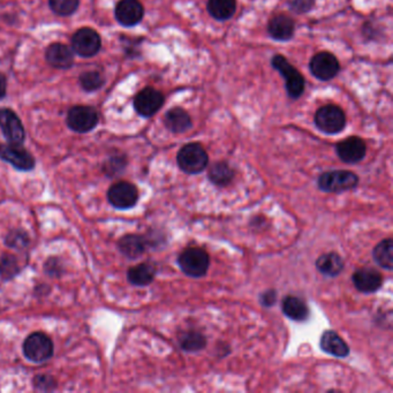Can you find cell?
Segmentation results:
<instances>
[{"mask_svg": "<svg viewBox=\"0 0 393 393\" xmlns=\"http://www.w3.org/2000/svg\"><path fill=\"white\" fill-rule=\"evenodd\" d=\"M179 168L189 175H198L204 171L209 164V157L201 144L189 143L184 146L177 156Z\"/></svg>", "mask_w": 393, "mask_h": 393, "instance_id": "cell-1", "label": "cell"}, {"mask_svg": "<svg viewBox=\"0 0 393 393\" xmlns=\"http://www.w3.org/2000/svg\"><path fill=\"white\" fill-rule=\"evenodd\" d=\"M55 345L51 338L43 332H34L24 342V354L31 363H41L51 359Z\"/></svg>", "mask_w": 393, "mask_h": 393, "instance_id": "cell-2", "label": "cell"}, {"mask_svg": "<svg viewBox=\"0 0 393 393\" xmlns=\"http://www.w3.org/2000/svg\"><path fill=\"white\" fill-rule=\"evenodd\" d=\"M359 184V177L351 171L325 172L318 178V189L325 193H344L356 189Z\"/></svg>", "mask_w": 393, "mask_h": 393, "instance_id": "cell-3", "label": "cell"}, {"mask_svg": "<svg viewBox=\"0 0 393 393\" xmlns=\"http://www.w3.org/2000/svg\"><path fill=\"white\" fill-rule=\"evenodd\" d=\"M178 264L182 272L189 277H203L208 271L210 257L205 250L192 247L180 254Z\"/></svg>", "mask_w": 393, "mask_h": 393, "instance_id": "cell-4", "label": "cell"}, {"mask_svg": "<svg viewBox=\"0 0 393 393\" xmlns=\"http://www.w3.org/2000/svg\"><path fill=\"white\" fill-rule=\"evenodd\" d=\"M102 38L93 28H81L73 35L72 50L82 58H91L101 51Z\"/></svg>", "mask_w": 393, "mask_h": 393, "instance_id": "cell-5", "label": "cell"}, {"mask_svg": "<svg viewBox=\"0 0 393 393\" xmlns=\"http://www.w3.org/2000/svg\"><path fill=\"white\" fill-rule=\"evenodd\" d=\"M67 126L76 133H89L98 125L99 116L91 106H73L67 113Z\"/></svg>", "mask_w": 393, "mask_h": 393, "instance_id": "cell-6", "label": "cell"}, {"mask_svg": "<svg viewBox=\"0 0 393 393\" xmlns=\"http://www.w3.org/2000/svg\"><path fill=\"white\" fill-rule=\"evenodd\" d=\"M315 123L323 133H340L345 128V113L339 106H323L315 114Z\"/></svg>", "mask_w": 393, "mask_h": 393, "instance_id": "cell-7", "label": "cell"}, {"mask_svg": "<svg viewBox=\"0 0 393 393\" xmlns=\"http://www.w3.org/2000/svg\"><path fill=\"white\" fill-rule=\"evenodd\" d=\"M272 67L277 69L286 81V90L292 98H299L304 94V79L297 69L288 62V59L283 55H274L272 58Z\"/></svg>", "mask_w": 393, "mask_h": 393, "instance_id": "cell-8", "label": "cell"}, {"mask_svg": "<svg viewBox=\"0 0 393 393\" xmlns=\"http://www.w3.org/2000/svg\"><path fill=\"white\" fill-rule=\"evenodd\" d=\"M0 158L19 171H31L36 165L34 156L22 144H0Z\"/></svg>", "mask_w": 393, "mask_h": 393, "instance_id": "cell-9", "label": "cell"}, {"mask_svg": "<svg viewBox=\"0 0 393 393\" xmlns=\"http://www.w3.org/2000/svg\"><path fill=\"white\" fill-rule=\"evenodd\" d=\"M107 198L114 208L126 210L137 204L139 191L130 182H119L110 187Z\"/></svg>", "mask_w": 393, "mask_h": 393, "instance_id": "cell-10", "label": "cell"}, {"mask_svg": "<svg viewBox=\"0 0 393 393\" xmlns=\"http://www.w3.org/2000/svg\"><path fill=\"white\" fill-rule=\"evenodd\" d=\"M0 130L8 143H24L26 139L24 123L12 110H0Z\"/></svg>", "mask_w": 393, "mask_h": 393, "instance_id": "cell-11", "label": "cell"}, {"mask_svg": "<svg viewBox=\"0 0 393 393\" xmlns=\"http://www.w3.org/2000/svg\"><path fill=\"white\" fill-rule=\"evenodd\" d=\"M309 69L315 78L322 81L333 79L339 73L338 59L330 52H321L313 57L309 64Z\"/></svg>", "mask_w": 393, "mask_h": 393, "instance_id": "cell-12", "label": "cell"}, {"mask_svg": "<svg viewBox=\"0 0 393 393\" xmlns=\"http://www.w3.org/2000/svg\"><path fill=\"white\" fill-rule=\"evenodd\" d=\"M164 104V96L161 91L154 88L141 90L134 99V107L137 112L144 118L154 116Z\"/></svg>", "mask_w": 393, "mask_h": 393, "instance_id": "cell-13", "label": "cell"}, {"mask_svg": "<svg viewBox=\"0 0 393 393\" xmlns=\"http://www.w3.org/2000/svg\"><path fill=\"white\" fill-rule=\"evenodd\" d=\"M114 14L120 24L125 27H134L143 19L144 8L139 0H120Z\"/></svg>", "mask_w": 393, "mask_h": 393, "instance_id": "cell-14", "label": "cell"}, {"mask_svg": "<svg viewBox=\"0 0 393 393\" xmlns=\"http://www.w3.org/2000/svg\"><path fill=\"white\" fill-rule=\"evenodd\" d=\"M337 155L347 164H356L366 156V143L360 137H352L342 141L335 147Z\"/></svg>", "mask_w": 393, "mask_h": 393, "instance_id": "cell-15", "label": "cell"}, {"mask_svg": "<svg viewBox=\"0 0 393 393\" xmlns=\"http://www.w3.org/2000/svg\"><path fill=\"white\" fill-rule=\"evenodd\" d=\"M353 283L356 290L363 293H374L383 284L382 274L372 268H361L353 274Z\"/></svg>", "mask_w": 393, "mask_h": 393, "instance_id": "cell-16", "label": "cell"}, {"mask_svg": "<svg viewBox=\"0 0 393 393\" xmlns=\"http://www.w3.org/2000/svg\"><path fill=\"white\" fill-rule=\"evenodd\" d=\"M45 59L55 69H69L74 64V52L67 45L55 43L46 49Z\"/></svg>", "mask_w": 393, "mask_h": 393, "instance_id": "cell-17", "label": "cell"}, {"mask_svg": "<svg viewBox=\"0 0 393 393\" xmlns=\"http://www.w3.org/2000/svg\"><path fill=\"white\" fill-rule=\"evenodd\" d=\"M295 22L286 15H276L271 19L268 30L271 37L277 41H288L295 35Z\"/></svg>", "mask_w": 393, "mask_h": 393, "instance_id": "cell-18", "label": "cell"}, {"mask_svg": "<svg viewBox=\"0 0 393 393\" xmlns=\"http://www.w3.org/2000/svg\"><path fill=\"white\" fill-rule=\"evenodd\" d=\"M148 241L144 236L137 234H127L118 243V248L125 256L135 260L147 250Z\"/></svg>", "mask_w": 393, "mask_h": 393, "instance_id": "cell-19", "label": "cell"}, {"mask_svg": "<svg viewBox=\"0 0 393 393\" xmlns=\"http://www.w3.org/2000/svg\"><path fill=\"white\" fill-rule=\"evenodd\" d=\"M321 349L335 358H346L349 354V347L345 340L335 331H326L322 335L320 342Z\"/></svg>", "mask_w": 393, "mask_h": 393, "instance_id": "cell-20", "label": "cell"}, {"mask_svg": "<svg viewBox=\"0 0 393 393\" xmlns=\"http://www.w3.org/2000/svg\"><path fill=\"white\" fill-rule=\"evenodd\" d=\"M164 123L168 130L175 134L185 133L192 127V119L189 113L180 107L170 110L165 114Z\"/></svg>", "mask_w": 393, "mask_h": 393, "instance_id": "cell-21", "label": "cell"}, {"mask_svg": "<svg viewBox=\"0 0 393 393\" xmlns=\"http://www.w3.org/2000/svg\"><path fill=\"white\" fill-rule=\"evenodd\" d=\"M281 309L288 318L293 321L304 322L309 317V308L304 300L295 295H288L284 297Z\"/></svg>", "mask_w": 393, "mask_h": 393, "instance_id": "cell-22", "label": "cell"}, {"mask_svg": "<svg viewBox=\"0 0 393 393\" xmlns=\"http://www.w3.org/2000/svg\"><path fill=\"white\" fill-rule=\"evenodd\" d=\"M316 268L322 274L329 277H335L344 269V261L338 254H324L321 257H318L316 261Z\"/></svg>", "mask_w": 393, "mask_h": 393, "instance_id": "cell-23", "label": "cell"}, {"mask_svg": "<svg viewBox=\"0 0 393 393\" xmlns=\"http://www.w3.org/2000/svg\"><path fill=\"white\" fill-rule=\"evenodd\" d=\"M156 276V269L149 263H141L137 267L130 268L127 278L130 284L135 286H147L150 285Z\"/></svg>", "mask_w": 393, "mask_h": 393, "instance_id": "cell-24", "label": "cell"}, {"mask_svg": "<svg viewBox=\"0 0 393 393\" xmlns=\"http://www.w3.org/2000/svg\"><path fill=\"white\" fill-rule=\"evenodd\" d=\"M208 178L213 185L224 187L234 178V171L225 161H217L209 168Z\"/></svg>", "mask_w": 393, "mask_h": 393, "instance_id": "cell-25", "label": "cell"}, {"mask_svg": "<svg viewBox=\"0 0 393 393\" xmlns=\"http://www.w3.org/2000/svg\"><path fill=\"white\" fill-rule=\"evenodd\" d=\"M236 0H209L208 10L217 20H227L236 13Z\"/></svg>", "mask_w": 393, "mask_h": 393, "instance_id": "cell-26", "label": "cell"}, {"mask_svg": "<svg viewBox=\"0 0 393 393\" xmlns=\"http://www.w3.org/2000/svg\"><path fill=\"white\" fill-rule=\"evenodd\" d=\"M393 243L392 239H385L381 241L373 250L374 261L380 267L392 270L393 267Z\"/></svg>", "mask_w": 393, "mask_h": 393, "instance_id": "cell-27", "label": "cell"}, {"mask_svg": "<svg viewBox=\"0 0 393 393\" xmlns=\"http://www.w3.org/2000/svg\"><path fill=\"white\" fill-rule=\"evenodd\" d=\"M180 346L182 349H185L187 352H198L200 349H203L207 345L204 335L196 331H189L179 339Z\"/></svg>", "mask_w": 393, "mask_h": 393, "instance_id": "cell-28", "label": "cell"}, {"mask_svg": "<svg viewBox=\"0 0 393 393\" xmlns=\"http://www.w3.org/2000/svg\"><path fill=\"white\" fill-rule=\"evenodd\" d=\"M104 83H105L104 76L97 71H88L80 76V85L82 87V89L88 93L101 89L104 86Z\"/></svg>", "mask_w": 393, "mask_h": 393, "instance_id": "cell-29", "label": "cell"}, {"mask_svg": "<svg viewBox=\"0 0 393 393\" xmlns=\"http://www.w3.org/2000/svg\"><path fill=\"white\" fill-rule=\"evenodd\" d=\"M20 265L17 257L10 254H5L0 257V277L8 281L15 277L20 272Z\"/></svg>", "mask_w": 393, "mask_h": 393, "instance_id": "cell-30", "label": "cell"}, {"mask_svg": "<svg viewBox=\"0 0 393 393\" xmlns=\"http://www.w3.org/2000/svg\"><path fill=\"white\" fill-rule=\"evenodd\" d=\"M80 0H49V6L53 13L60 17H69L79 8Z\"/></svg>", "mask_w": 393, "mask_h": 393, "instance_id": "cell-31", "label": "cell"}, {"mask_svg": "<svg viewBox=\"0 0 393 393\" xmlns=\"http://www.w3.org/2000/svg\"><path fill=\"white\" fill-rule=\"evenodd\" d=\"M127 166V158L123 155H116L110 157L103 165V172L107 177H116V175L123 173V170Z\"/></svg>", "mask_w": 393, "mask_h": 393, "instance_id": "cell-32", "label": "cell"}, {"mask_svg": "<svg viewBox=\"0 0 393 393\" xmlns=\"http://www.w3.org/2000/svg\"><path fill=\"white\" fill-rule=\"evenodd\" d=\"M6 245L10 248H15V250H21V248H26L29 245V238L24 231L20 229H15L7 236Z\"/></svg>", "mask_w": 393, "mask_h": 393, "instance_id": "cell-33", "label": "cell"}, {"mask_svg": "<svg viewBox=\"0 0 393 393\" xmlns=\"http://www.w3.org/2000/svg\"><path fill=\"white\" fill-rule=\"evenodd\" d=\"M34 387L36 390L53 391L57 387V382L55 378L49 375H37L34 378Z\"/></svg>", "mask_w": 393, "mask_h": 393, "instance_id": "cell-34", "label": "cell"}, {"mask_svg": "<svg viewBox=\"0 0 393 393\" xmlns=\"http://www.w3.org/2000/svg\"><path fill=\"white\" fill-rule=\"evenodd\" d=\"M44 271L46 274L51 276V277H60L62 271H64V268H62V264L60 263V261L57 257H51L45 262Z\"/></svg>", "mask_w": 393, "mask_h": 393, "instance_id": "cell-35", "label": "cell"}, {"mask_svg": "<svg viewBox=\"0 0 393 393\" xmlns=\"http://www.w3.org/2000/svg\"><path fill=\"white\" fill-rule=\"evenodd\" d=\"M288 3L295 13H307L314 7L315 0H288Z\"/></svg>", "mask_w": 393, "mask_h": 393, "instance_id": "cell-36", "label": "cell"}, {"mask_svg": "<svg viewBox=\"0 0 393 393\" xmlns=\"http://www.w3.org/2000/svg\"><path fill=\"white\" fill-rule=\"evenodd\" d=\"M276 297H276V292L274 291L264 292L262 297H261V302L265 307H271L276 302Z\"/></svg>", "mask_w": 393, "mask_h": 393, "instance_id": "cell-37", "label": "cell"}, {"mask_svg": "<svg viewBox=\"0 0 393 393\" xmlns=\"http://www.w3.org/2000/svg\"><path fill=\"white\" fill-rule=\"evenodd\" d=\"M7 93V80L3 74L0 73V99L6 96Z\"/></svg>", "mask_w": 393, "mask_h": 393, "instance_id": "cell-38", "label": "cell"}]
</instances>
